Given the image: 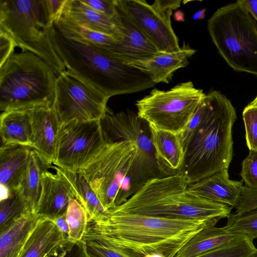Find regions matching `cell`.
Listing matches in <instances>:
<instances>
[{"label": "cell", "instance_id": "6da1fadb", "mask_svg": "<svg viewBox=\"0 0 257 257\" xmlns=\"http://www.w3.org/2000/svg\"><path fill=\"white\" fill-rule=\"evenodd\" d=\"M219 219H182L109 212L100 220L88 223L83 239L107 243L128 257L153 253L175 257L193 236L215 226Z\"/></svg>", "mask_w": 257, "mask_h": 257}, {"label": "cell", "instance_id": "7a4b0ae2", "mask_svg": "<svg viewBox=\"0 0 257 257\" xmlns=\"http://www.w3.org/2000/svg\"><path fill=\"white\" fill-rule=\"evenodd\" d=\"M201 104V119L185 148L179 172L189 184L228 169L232 159V128L237 118L234 107L216 90L206 94Z\"/></svg>", "mask_w": 257, "mask_h": 257}, {"label": "cell", "instance_id": "3957f363", "mask_svg": "<svg viewBox=\"0 0 257 257\" xmlns=\"http://www.w3.org/2000/svg\"><path fill=\"white\" fill-rule=\"evenodd\" d=\"M53 42L66 70L109 98L139 92L155 85L136 67L112 57L102 49L66 38L55 28Z\"/></svg>", "mask_w": 257, "mask_h": 257}, {"label": "cell", "instance_id": "277c9868", "mask_svg": "<svg viewBox=\"0 0 257 257\" xmlns=\"http://www.w3.org/2000/svg\"><path fill=\"white\" fill-rule=\"evenodd\" d=\"M181 173L148 181L121 205L109 210L119 213L182 219H221L232 207L201 197L190 191Z\"/></svg>", "mask_w": 257, "mask_h": 257}, {"label": "cell", "instance_id": "5b68a950", "mask_svg": "<svg viewBox=\"0 0 257 257\" xmlns=\"http://www.w3.org/2000/svg\"><path fill=\"white\" fill-rule=\"evenodd\" d=\"M104 142L79 172L109 211L124 203L155 177L144 163L134 142Z\"/></svg>", "mask_w": 257, "mask_h": 257}, {"label": "cell", "instance_id": "8992f818", "mask_svg": "<svg viewBox=\"0 0 257 257\" xmlns=\"http://www.w3.org/2000/svg\"><path fill=\"white\" fill-rule=\"evenodd\" d=\"M0 29L22 51L31 52L46 62L57 76L66 70L53 42L54 21L46 0H0Z\"/></svg>", "mask_w": 257, "mask_h": 257}, {"label": "cell", "instance_id": "52a82bcc", "mask_svg": "<svg viewBox=\"0 0 257 257\" xmlns=\"http://www.w3.org/2000/svg\"><path fill=\"white\" fill-rule=\"evenodd\" d=\"M57 75L36 55L14 53L0 66V110L52 103Z\"/></svg>", "mask_w": 257, "mask_h": 257}, {"label": "cell", "instance_id": "ba28073f", "mask_svg": "<svg viewBox=\"0 0 257 257\" xmlns=\"http://www.w3.org/2000/svg\"><path fill=\"white\" fill-rule=\"evenodd\" d=\"M218 53L237 72L257 75V22L233 3L219 8L207 22Z\"/></svg>", "mask_w": 257, "mask_h": 257}, {"label": "cell", "instance_id": "9c48e42d", "mask_svg": "<svg viewBox=\"0 0 257 257\" xmlns=\"http://www.w3.org/2000/svg\"><path fill=\"white\" fill-rule=\"evenodd\" d=\"M205 94L191 81L177 84L167 90L155 88L137 101V114L151 125L180 135Z\"/></svg>", "mask_w": 257, "mask_h": 257}, {"label": "cell", "instance_id": "30bf717a", "mask_svg": "<svg viewBox=\"0 0 257 257\" xmlns=\"http://www.w3.org/2000/svg\"><path fill=\"white\" fill-rule=\"evenodd\" d=\"M109 98L66 70L57 76L53 108L60 123L73 120H98L108 112Z\"/></svg>", "mask_w": 257, "mask_h": 257}, {"label": "cell", "instance_id": "8fae6325", "mask_svg": "<svg viewBox=\"0 0 257 257\" xmlns=\"http://www.w3.org/2000/svg\"><path fill=\"white\" fill-rule=\"evenodd\" d=\"M104 142L100 120H73L60 124L53 164L65 170L78 172Z\"/></svg>", "mask_w": 257, "mask_h": 257}, {"label": "cell", "instance_id": "7c38bea8", "mask_svg": "<svg viewBox=\"0 0 257 257\" xmlns=\"http://www.w3.org/2000/svg\"><path fill=\"white\" fill-rule=\"evenodd\" d=\"M104 141L127 140L138 146L140 156L155 178L165 176L156 157L149 123L132 111L107 112L100 120Z\"/></svg>", "mask_w": 257, "mask_h": 257}, {"label": "cell", "instance_id": "4fadbf2b", "mask_svg": "<svg viewBox=\"0 0 257 257\" xmlns=\"http://www.w3.org/2000/svg\"><path fill=\"white\" fill-rule=\"evenodd\" d=\"M116 2L159 52H171L180 49L171 24L172 12L162 11L145 0H116Z\"/></svg>", "mask_w": 257, "mask_h": 257}, {"label": "cell", "instance_id": "5bb4252c", "mask_svg": "<svg viewBox=\"0 0 257 257\" xmlns=\"http://www.w3.org/2000/svg\"><path fill=\"white\" fill-rule=\"evenodd\" d=\"M116 7L120 35L111 47L103 50L112 57L128 64L158 54L157 49L129 19L116 0Z\"/></svg>", "mask_w": 257, "mask_h": 257}, {"label": "cell", "instance_id": "9a60e30c", "mask_svg": "<svg viewBox=\"0 0 257 257\" xmlns=\"http://www.w3.org/2000/svg\"><path fill=\"white\" fill-rule=\"evenodd\" d=\"M32 149L49 164L55 160L57 134L60 121L52 103L31 108Z\"/></svg>", "mask_w": 257, "mask_h": 257}, {"label": "cell", "instance_id": "2e32d148", "mask_svg": "<svg viewBox=\"0 0 257 257\" xmlns=\"http://www.w3.org/2000/svg\"><path fill=\"white\" fill-rule=\"evenodd\" d=\"M56 173L46 171L42 175V191L37 214L54 220L66 215L73 197L70 185L56 166Z\"/></svg>", "mask_w": 257, "mask_h": 257}, {"label": "cell", "instance_id": "e0dca14e", "mask_svg": "<svg viewBox=\"0 0 257 257\" xmlns=\"http://www.w3.org/2000/svg\"><path fill=\"white\" fill-rule=\"evenodd\" d=\"M195 52V50L184 43L178 51L159 52L149 58L130 65L148 75L155 84L161 82L169 83L172 80L174 72L188 65L189 58Z\"/></svg>", "mask_w": 257, "mask_h": 257}, {"label": "cell", "instance_id": "ac0fdd59", "mask_svg": "<svg viewBox=\"0 0 257 257\" xmlns=\"http://www.w3.org/2000/svg\"><path fill=\"white\" fill-rule=\"evenodd\" d=\"M242 182L230 180L228 169H223L189 184L188 189L201 197L233 208L239 201Z\"/></svg>", "mask_w": 257, "mask_h": 257}, {"label": "cell", "instance_id": "d6986e66", "mask_svg": "<svg viewBox=\"0 0 257 257\" xmlns=\"http://www.w3.org/2000/svg\"><path fill=\"white\" fill-rule=\"evenodd\" d=\"M57 19L113 36L117 40L120 35L119 22L117 16L112 18L99 14L81 0H66Z\"/></svg>", "mask_w": 257, "mask_h": 257}, {"label": "cell", "instance_id": "ffe728a7", "mask_svg": "<svg viewBox=\"0 0 257 257\" xmlns=\"http://www.w3.org/2000/svg\"><path fill=\"white\" fill-rule=\"evenodd\" d=\"M32 148L18 145H2L0 148L1 188L12 193L19 192L23 183Z\"/></svg>", "mask_w": 257, "mask_h": 257}, {"label": "cell", "instance_id": "44dd1931", "mask_svg": "<svg viewBox=\"0 0 257 257\" xmlns=\"http://www.w3.org/2000/svg\"><path fill=\"white\" fill-rule=\"evenodd\" d=\"M69 241L53 221L44 217L29 237L19 257H45Z\"/></svg>", "mask_w": 257, "mask_h": 257}, {"label": "cell", "instance_id": "7402d4cb", "mask_svg": "<svg viewBox=\"0 0 257 257\" xmlns=\"http://www.w3.org/2000/svg\"><path fill=\"white\" fill-rule=\"evenodd\" d=\"M150 125L152 144L164 173L167 176L179 172L185 157L179 135Z\"/></svg>", "mask_w": 257, "mask_h": 257}, {"label": "cell", "instance_id": "603a6c76", "mask_svg": "<svg viewBox=\"0 0 257 257\" xmlns=\"http://www.w3.org/2000/svg\"><path fill=\"white\" fill-rule=\"evenodd\" d=\"M31 108L9 109L1 113L0 135L2 145L32 148Z\"/></svg>", "mask_w": 257, "mask_h": 257}, {"label": "cell", "instance_id": "cb8c5ba5", "mask_svg": "<svg viewBox=\"0 0 257 257\" xmlns=\"http://www.w3.org/2000/svg\"><path fill=\"white\" fill-rule=\"evenodd\" d=\"M44 217L28 213L0 230V257H19L29 237Z\"/></svg>", "mask_w": 257, "mask_h": 257}, {"label": "cell", "instance_id": "d4e9b609", "mask_svg": "<svg viewBox=\"0 0 257 257\" xmlns=\"http://www.w3.org/2000/svg\"><path fill=\"white\" fill-rule=\"evenodd\" d=\"M51 167L52 165L38 152L31 149L25 176L18 192L31 213L37 214L42 191V175Z\"/></svg>", "mask_w": 257, "mask_h": 257}, {"label": "cell", "instance_id": "484cf974", "mask_svg": "<svg viewBox=\"0 0 257 257\" xmlns=\"http://www.w3.org/2000/svg\"><path fill=\"white\" fill-rule=\"evenodd\" d=\"M243 237L228 232L224 226H209L190 238L175 257H196Z\"/></svg>", "mask_w": 257, "mask_h": 257}, {"label": "cell", "instance_id": "4316f807", "mask_svg": "<svg viewBox=\"0 0 257 257\" xmlns=\"http://www.w3.org/2000/svg\"><path fill=\"white\" fill-rule=\"evenodd\" d=\"M57 168L69 183L73 197L86 210L88 222L100 220L109 215V211L104 207L85 177L80 172H73Z\"/></svg>", "mask_w": 257, "mask_h": 257}, {"label": "cell", "instance_id": "83f0119b", "mask_svg": "<svg viewBox=\"0 0 257 257\" xmlns=\"http://www.w3.org/2000/svg\"><path fill=\"white\" fill-rule=\"evenodd\" d=\"M54 27L66 38L85 43L104 50H108L117 41L113 36L61 19L55 21Z\"/></svg>", "mask_w": 257, "mask_h": 257}, {"label": "cell", "instance_id": "f1b7e54d", "mask_svg": "<svg viewBox=\"0 0 257 257\" xmlns=\"http://www.w3.org/2000/svg\"><path fill=\"white\" fill-rule=\"evenodd\" d=\"M3 192L0 201V230L24 215L31 213L18 192Z\"/></svg>", "mask_w": 257, "mask_h": 257}, {"label": "cell", "instance_id": "f546056e", "mask_svg": "<svg viewBox=\"0 0 257 257\" xmlns=\"http://www.w3.org/2000/svg\"><path fill=\"white\" fill-rule=\"evenodd\" d=\"M69 227L68 240L75 242L83 240L88 223L87 212L74 197L70 198L66 214Z\"/></svg>", "mask_w": 257, "mask_h": 257}, {"label": "cell", "instance_id": "4dcf8cb0", "mask_svg": "<svg viewBox=\"0 0 257 257\" xmlns=\"http://www.w3.org/2000/svg\"><path fill=\"white\" fill-rule=\"evenodd\" d=\"M227 218L224 227L228 232L252 240L257 238V208L241 214L230 213Z\"/></svg>", "mask_w": 257, "mask_h": 257}, {"label": "cell", "instance_id": "1f68e13d", "mask_svg": "<svg viewBox=\"0 0 257 257\" xmlns=\"http://www.w3.org/2000/svg\"><path fill=\"white\" fill-rule=\"evenodd\" d=\"M256 254L253 240L244 236L196 257H253Z\"/></svg>", "mask_w": 257, "mask_h": 257}, {"label": "cell", "instance_id": "d6a6232c", "mask_svg": "<svg viewBox=\"0 0 257 257\" xmlns=\"http://www.w3.org/2000/svg\"><path fill=\"white\" fill-rule=\"evenodd\" d=\"M242 116L247 146L249 150L257 151V106H246Z\"/></svg>", "mask_w": 257, "mask_h": 257}, {"label": "cell", "instance_id": "836d02e7", "mask_svg": "<svg viewBox=\"0 0 257 257\" xmlns=\"http://www.w3.org/2000/svg\"><path fill=\"white\" fill-rule=\"evenodd\" d=\"M88 257H128L122 251L101 240L83 239Z\"/></svg>", "mask_w": 257, "mask_h": 257}, {"label": "cell", "instance_id": "e575fe53", "mask_svg": "<svg viewBox=\"0 0 257 257\" xmlns=\"http://www.w3.org/2000/svg\"><path fill=\"white\" fill-rule=\"evenodd\" d=\"M240 175L245 186L257 190V151L249 150L241 164Z\"/></svg>", "mask_w": 257, "mask_h": 257}, {"label": "cell", "instance_id": "d590c367", "mask_svg": "<svg viewBox=\"0 0 257 257\" xmlns=\"http://www.w3.org/2000/svg\"><path fill=\"white\" fill-rule=\"evenodd\" d=\"M45 257H88V255L86 243L83 240L75 242L69 241L64 246Z\"/></svg>", "mask_w": 257, "mask_h": 257}, {"label": "cell", "instance_id": "8d00e7d4", "mask_svg": "<svg viewBox=\"0 0 257 257\" xmlns=\"http://www.w3.org/2000/svg\"><path fill=\"white\" fill-rule=\"evenodd\" d=\"M237 214L243 213L257 208V190L251 189L245 186L242 188L239 201L235 207Z\"/></svg>", "mask_w": 257, "mask_h": 257}, {"label": "cell", "instance_id": "74e56055", "mask_svg": "<svg viewBox=\"0 0 257 257\" xmlns=\"http://www.w3.org/2000/svg\"><path fill=\"white\" fill-rule=\"evenodd\" d=\"M95 12L109 18H115L117 15L116 0H81Z\"/></svg>", "mask_w": 257, "mask_h": 257}, {"label": "cell", "instance_id": "f35d334b", "mask_svg": "<svg viewBox=\"0 0 257 257\" xmlns=\"http://www.w3.org/2000/svg\"><path fill=\"white\" fill-rule=\"evenodd\" d=\"M16 47L14 39L0 29V66L14 54Z\"/></svg>", "mask_w": 257, "mask_h": 257}, {"label": "cell", "instance_id": "ab89813d", "mask_svg": "<svg viewBox=\"0 0 257 257\" xmlns=\"http://www.w3.org/2000/svg\"><path fill=\"white\" fill-rule=\"evenodd\" d=\"M201 102L185 128L179 135L184 150L201 119L202 107Z\"/></svg>", "mask_w": 257, "mask_h": 257}, {"label": "cell", "instance_id": "60d3db41", "mask_svg": "<svg viewBox=\"0 0 257 257\" xmlns=\"http://www.w3.org/2000/svg\"><path fill=\"white\" fill-rule=\"evenodd\" d=\"M46 1L50 15L55 22L60 15L66 0H46Z\"/></svg>", "mask_w": 257, "mask_h": 257}, {"label": "cell", "instance_id": "b9f144b4", "mask_svg": "<svg viewBox=\"0 0 257 257\" xmlns=\"http://www.w3.org/2000/svg\"><path fill=\"white\" fill-rule=\"evenodd\" d=\"M181 1L173 0H156L153 3V5L157 9L164 12H173L180 7Z\"/></svg>", "mask_w": 257, "mask_h": 257}, {"label": "cell", "instance_id": "7bdbcfd3", "mask_svg": "<svg viewBox=\"0 0 257 257\" xmlns=\"http://www.w3.org/2000/svg\"><path fill=\"white\" fill-rule=\"evenodd\" d=\"M236 3L244 8L257 22V0H238Z\"/></svg>", "mask_w": 257, "mask_h": 257}, {"label": "cell", "instance_id": "ee69618b", "mask_svg": "<svg viewBox=\"0 0 257 257\" xmlns=\"http://www.w3.org/2000/svg\"><path fill=\"white\" fill-rule=\"evenodd\" d=\"M60 230L63 233L64 235L68 239L69 227L66 220V215L57 218L53 220Z\"/></svg>", "mask_w": 257, "mask_h": 257}, {"label": "cell", "instance_id": "f6af8a7d", "mask_svg": "<svg viewBox=\"0 0 257 257\" xmlns=\"http://www.w3.org/2000/svg\"><path fill=\"white\" fill-rule=\"evenodd\" d=\"M206 9H203L197 11L192 16L194 20H202L205 17Z\"/></svg>", "mask_w": 257, "mask_h": 257}, {"label": "cell", "instance_id": "bcb514c9", "mask_svg": "<svg viewBox=\"0 0 257 257\" xmlns=\"http://www.w3.org/2000/svg\"><path fill=\"white\" fill-rule=\"evenodd\" d=\"M174 18L175 20L178 22H183L185 21L184 14L181 10H177L175 12Z\"/></svg>", "mask_w": 257, "mask_h": 257}, {"label": "cell", "instance_id": "7dc6e473", "mask_svg": "<svg viewBox=\"0 0 257 257\" xmlns=\"http://www.w3.org/2000/svg\"><path fill=\"white\" fill-rule=\"evenodd\" d=\"M144 257H164L162 255L158 253H153L146 255Z\"/></svg>", "mask_w": 257, "mask_h": 257}, {"label": "cell", "instance_id": "c3c4849f", "mask_svg": "<svg viewBox=\"0 0 257 257\" xmlns=\"http://www.w3.org/2000/svg\"><path fill=\"white\" fill-rule=\"evenodd\" d=\"M248 105H251V106H257V96L255 97V98L251 102H250L248 104Z\"/></svg>", "mask_w": 257, "mask_h": 257}]
</instances>
